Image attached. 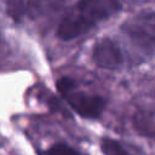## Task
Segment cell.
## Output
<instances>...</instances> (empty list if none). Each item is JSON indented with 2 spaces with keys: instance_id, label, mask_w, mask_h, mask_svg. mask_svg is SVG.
Here are the masks:
<instances>
[{
  "instance_id": "2",
  "label": "cell",
  "mask_w": 155,
  "mask_h": 155,
  "mask_svg": "<svg viewBox=\"0 0 155 155\" xmlns=\"http://www.w3.org/2000/svg\"><path fill=\"white\" fill-rule=\"evenodd\" d=\"M124 33L144 50H155V13H142L122 25Z\"/></svg>"
},
{
  "instance_id": "5",
  "label": "cell",
  "mask_w": 155,
  "mask_h": 155,
  "mask_svg": "<svg viewBox=\"0 0 155 155\" xmlns=\"http://www.w3.org/2000/svg\"><path fill=\"white\" fill-rule=\"evenodd\" d=\"M136 127L139 132L155 138V110H142L134 117Z\"/></svg>"
},
{
  "instance_id": "1",
  "label": "cell",
  "mask_w": 155,
  "mask_h": 155,
  "mask_svg": "<svg viewBox=\"0 0 155 155\" xmlns=\"http://www.w3.org/2000/svg\"><path fill=\"white\" fill-rule=\"evenodd\" d=\"M121 10L119 0H79L62 18L57 35L62 40H71L88 31Z\"/></svg>"
},
{
  "instance_id": "4",
  "label": "cell",
  "mask_w": 155,
  "mask_h": 155,
  "mask_svg": "<svg viewBox=\"0 0 155 155\" xmlns=\"http://www.w3.org/2000/svg\"><path fill=\"white\" fill-rule=\"evenodd\" d=\"M92 58L98 67L105 69L119 68L124 59L121 50L113 40L108 38H103L94 45Z\"/></svg>"
},
{
  "instance_id": "7",
  "label": "cell",
  "mask_w": 155,
  "mask_h": 155,
  "mask_svg": "<svg viewBox=\"0 0 155 155\" xmlns=\"http://www.w3.org/2000/svg\"><path fill=\"white\" fill-rule=\"evenodd\" d=\"M40 155H80V154L67 144L57 143L51 148H48L47 150L42 151Z\"/></svg>"
},
{
  "instance_id": "3",
  "label": "cell",
  "mask_w": 155,
  "mask_h": 155,
  "mask_svg": "<svg viewBox=\"0 0 155 155\" xmlns=\"http://www.w3.org/2000/svg\"><path fill=\"white\" fill-rule=\"evenodd\" d=\"M74 111L86 119H97L105 108V99L102 96L76 91L75 85L61 93Z\"/></svg>"
},
{
  "instance_id": "6",
  "label": "cell",
  "mask_w": 155,
  "mask_h": 155,
  "mask_svg": "<svg viewBox=\"0 0 155 155\" xmlns=\"http://www.w3.org/2000/svg\"><path fill=\"white\" fill-rule=\"evenodd\" d=\"M101 149L104 155H131L117 140L110 138H103L101 143Z\"/></svg>"
}]
</instances>
